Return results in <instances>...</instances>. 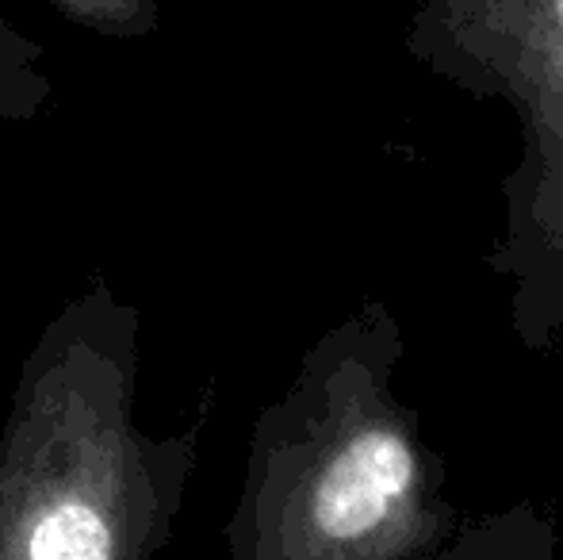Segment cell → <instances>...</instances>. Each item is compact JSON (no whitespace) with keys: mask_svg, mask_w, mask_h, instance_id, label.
Here are the masks:
<instances>
[{"mask_svg":"<svg viewBox=\"0 0 563 560\" xmlns=\"http://www.w3.org/2000/svg\"><path fill=\"white\" fill-rule=\"evenodd\" d=\"M51 12L92 35L131 43L162 28V0H43Z\"/></svg>","mask_w":563,"mask_h":560,"instance_id":"cell-5","label":"cell"},{"mask_svg":"<svg viewBox=\"0 0 563 560\" xmlns=\"http://www.w3.org/2000/svg\"><path fill=\"white\" fill-rule=\"evenodd\" d=\"M54 81L46 74V46L0 20V128L27 123L46 108Z\"/></svg>","mask_w":563,"mask_h":560,"instance_id":"cell-4","label":"cell"},{"mask_svg":"<svg viewBox=\"0 0 563 560\" xmlns=\"http://www.w3.org/2000/svg\"><path fill=\"white\" fill-rule=\"evenodd\" d=\"M426 538L415 438L353 345H322L253 430L227 560H399Z\"/></svg>","mask_w":563,"mask_h":560,"instance_id":"cell-2","label":"cell"},{"mask_svg":"<svg viewBox=\"0 0 563 560\" xmlns=\"http://www.w3.org/2000/svg\"><path fill=\"white\" fill-rule=\"evenodd\" d=\"M142 315L89 277L38 330L0 426V560H157L196 433L134 419Z\"/></svg>","mask_w":563,"mask_h":560,"instance_id":"cell-1","label":"cell"},{"mask_svg":"<svg viewBox=\"0 0 563 560\" xmlns=\"http://www.w3.org/2000/svg\"><path fill=\"white\" fill-rule=\"evenodd\" d=\"M410 51L518 105L533 146L563 162V0H418Z\"/></svg>","mask_w":563,"mask_h":560,"instance_id":"cell-3","label":"cell"}]
</instances>
